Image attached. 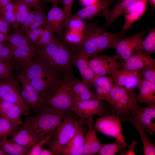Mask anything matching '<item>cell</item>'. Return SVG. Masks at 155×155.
<instances>
[{"instance_id": "cell-1", "label": "cell", "mask_w": 155, "mask_h": 155, "mask_svg": "<svg viewBox=\"0 0 155 155\" xmlns=\"http://www.w3.org/2000/svg\"><path fill=\"white\" fill-rule=\"evenodd\" d=\"M34 44L35 56L32 60L58 75L73 71L76 51L65 41L59 39L48 44Z\"/></svg>"}, {"instance_id": "cell-2", "label": "cell", "mask_w": 155, "mask_h": 155, "mask_svg": "<svg viewBox=\"0 0 155 155\" xmlns=\"http://www.w3.org/2000/svg\"><path fill=\"white\" fill-rule=\"evenodd\" d=\"M82 38L78 51L88 59L110 48L115 49L117 42L124 35L121 31L111 33L103 30L95 24L85 23L81 31Z\"/></svg>"}, {"instance_id": "cell-3", "label": "cell", "mask_w": 155, "mask_h": 155, "mask_svg": "<svg viewBox=\"0 0 155 155\" xmlns=\"http://www.w3.org/2000/svg\"><path fill=\"white\" fill-rule=\"evenodd\" d=\"M76 78L72 71L58 78L44 96L42 106L65 113L72 111L74 104L72 89Z\"/></svg>"}, {"instance_id": "cell-4", "label": "cell", "mask_w": 155, "mask_h": 155, "mask_svg": "<svg viewBox=\"0 0 155 155\" xmlns=\"http://www.w3.org/2000/svg\"><path fill=\"white\" fill-rule=\"evenodd\" d=\"M12 64L17 73L24 75L43 98L53 84L63 75H57L42 64L32 60L27 63Z\"/></svg>"}, {"instance_id": "cell-5", "label": "cell", "mask_w": 155, "mask_h": 155, "mask_svg": "<svg viewBox=\"0 0 155 155\" xmlns=\"http://www.w3.org/2000/svg\"><path fill=\"white\" fill-rule=\"evenodd\" d=\"M37 113L35 116H26L22 125L32 130L40 140L57 130L65 114L44 106Z\"/></svg>"}, {"instance_id": "cell-6", "label": "cell", "mask_w": 155, "mask_h": 155, "mask_svg": "<svg viewBox=\"0 0 155 155\" xmlns=\"http://www.w3.org/2000/svg\"><path fill=\"white\" fill-rule=\"evenodd\" d=\"M136 90L115 86L106 101L110 106L111 115L119 116L121 121L132 110L141 107L138 104Z\"/></svg>"}, {"instance_id": "cell-7", "label": "cell", "mask_w": 155, "mask_h": 155, "mask_svg": "<svg viewBox=\"0 0 155 155\" xmlns=\"http://www.w3.org/2000/svg\"><path fill=\"white\" fill-rule=\"evenodd\" d=\"M71 110L67 112L65 117L53 136L51 150L54 155H61L63 148L75 135L80 121L78 120Z\"/></svg>"}, {"instance_id": "cell-8", "label": "cell", "mask_w": 155, "mask_h": 155, "mask_svg": "<svg viewBox=\"0 0 155 155\" xmlns=\"http://www.w3.org/2000/svg\"><path fill=\"white\" fill-rule=\"evenodd\" d=\"M110 108L106 101L96 98L77 101L71 110L76 117L84 120L93 119L94 115L101 117L111 115Z\"/></svg>"}, {"instance_id": "cell-9", "label": "cell", "mask_w": 155, "mask_h": 155, "mask_svg": "<svg viewBox=\"0 0 155 155\" xmlns=\"http://www.w3.org/2000/svg\"><path fill=\"white\" fill-rule=\"evenodd\" d=\"M20 82L17 78L0 80V99L18 106L23 115L25 117L30 115V109L23 100L20 93Z\"/></svg>"}, {"instance_id": "cell-10", "label": "cell", "mask_w": 155, "mask_h": 155, "mask_svg": "<svg viewBox=\"0 0 155 155\" xmlns=\"http://www.w3.org/2000/svg\"><path fill=\"white\" fill-rule=\"evenodd\" d=\"M150 29L148 27L130 37L119 40L115 48L116 51L114 56L115 59H122L125 61L137 50L141 49L143 37Z\"/></svg>"}, {"instance_id": "cell-11", "label": "cell", "mask_w": 155, "mask_h": 155, "mask_svg": "<svg viewBox=\"0 0 155 155\" xmlns=\"http://www.w3.org/2000/svg\"><path fill=\"white\" fill-rule=\"evenodd\" d=\"M121 120L119 116L111 115L101 117L95 121L94 129L102 133L115 138L124 143L128 148L123 134Z\"/></svg>"}, {"instance_id": "cell-12", "label": "cell", "mask_w": 155, "mask_h": 155, "mask_svg": "<svg viewBox=\"0 0 155 155\" xmlns=\"http://www.w3.org/2000/svg\"><path fill=\"white\" fill-rule=\"evenodd\" d=\"M114 56L96 55L88 60L89 66L95 75H110L121 70L122 63L116 61Z\"/></svg>"}, {"instance_id": "cell-13", "label": "cell", "mask_w": 155, "mask_h": 155, "mask_svg": "<svg viewBox=\"0 0 155 155\" xmlns=\"http://www.w3.org/2000/svg\"><path fill=\"white\" fill-rule=\"evenodd\" d=\"M66 16L64 9L57 4L53 3L46 17V25L51 31L56 34L58 38L64 40L67 31L65 25Z\"/></svg>"}, {"instance_id": "cell-14", "label": "cell", "mask_w": 155, "mask_h": 155, "mask_svg": "<svg viewBox=\"0 0 155 155\" xmlns=\"http://www.w3.org/2000/svg\"><path fill=\"white\" fill-rule=\"evenodd\" d=\"M17 77L21 84L20 93L23 100L30 110L38 112L42 104V96L24 75L18 73Z\"/></svg>"}, {"instance_id": "cell-15", "label": "cell", "mask_w": 155, "mask_h": 155, "mask_svg": "<svg viewBox=\"0 0 155 155\" xmlns=\"http://www.w3.org/2000/svg\"><path fill=\"white\" fill-rule=\"evenodd\" d=\"M131 118L139 123L146 132L152 135L155 133V104L140 107L130 113Z\"/></svg>"}, {"instance_id": "cell-16", "label": "cell", "mask_w": 155, "mask_h": 155, "mask_svg": "<svg viewBox=\"0 0 155 155\" xmlns=\"http://www.w3.org/2000/svg\"><path fill=\"white\" fill-rule=\"evenodd\" d=\"M110 75L115 86L127 89L137 88L142 79L140 70L123 69Z\"/></svg>"}, {"instance_id": "cell-17", "label": "cell", "mask_w": 155, "mask_h": 155, "mask_svg": "<svg viewBox=\"0 0 155 155\" xmlns=\"http://www.w3.org/2000/svg\"><path fill=\"white\" fill-rule=\"evenodd\" d=\"M150 56L139 49L122 63L123 69L140 70L147 67H155V59Z\"/></svg>"}, {"instance_id": "cell-18", "label": "cell", "mask_w": 155, "mask_h": 155, "mask_svg": "<svg viewBox=\"0 0 155 155\" xmlns=\"http://www.w3.org/2000/svg\"><path fill=\"white\" fill-rule=\"evenodd\" d=\"M5 41L9 45L27 52L35 57V50L34 44L21 30L14 29L7 36Z\"/></svg>"}, {"instance_id": "cell-19", "label": "cell", "mask_w": 155, "mask_h": 155, "mask_svg": "<svg viewBox=\"0 0 155 155\" xmlns=\"http://www.w3.org/2000/svg\"><path fill=\"white\" fill-rule=\"evenodd\" d=\"M89 59L81 51H77L75 53L74 64L78 69L82 77V81L90 88L93 85L95 76L88 63Z\"/></svg>"}, {"instance_id": "cell-20", "label": "cell", "mask_w": 155, "mask_h": 155, "mask_svg": "<svg viewBox=\"0 0 155 155\" xmlns=\"http://www.w3.org/2000/svg\"><path fill=\"white\" fill-rule=\"evenodd\" d=\"M11 136L10 141L29 150L35 144L40 140L34 132L22 125Z\"/></svg>"}, {"instance_id": "cell-21", "label": "cell", "mask_w": 155, "mask_h": 155, "mask_svg": "<svg viewBox=\"0 0 155 155\" xmlns=\"http://www.w3.org/2000/svg\"><path fill=\"white\" fill-rule=\"evenodd\" d=\"M148 0H137L132 3L125 10V23L121 31L124 32L132 24L140 18L147 9Z\"/></svg>"}, {"instance_id": "cell-22", "label": "cell", "mask_w": 155, "mask_h": 155, "mask_svg": "<svg viewBox=\"0 0 155 155\" xmlns=\"http://www.w3.org/2000/svg\"><path fill=\"white\" fill-rule=\"evenodd\" d=\"M115 0H102L92 5L86 7L74 14L70 15L69 19L73 18L82 20L89 19L95 16L102 10H103L102 15L104 16L109 11L110 5Z\"/></svg>"}, {"instance_id": "cell-23", "label": "cell", "mask_w": 155, "mask_h": 155, "mask_svg": "<svg viewBox=\"0 0 155 155\" xmlns=\"http://www.w3.org/2000/svg\"><path fill=\"white\" fill-rule=\"evenodd\" d=\"M85 131L83 124L80 121L75 135L62 149L61 155H83Z\"/></svg>"}, {"instance_id": "cell-24", "label": "cell", "mask_w": 155, "mask_h": 155, "mask_svg": "<svg viewBox=\"0 0 155 155\" xmlns=\"http://www.w3.org/2000/svg\"><path fill=\"white\" fill-rule=\"evenodd\" d=\"M97 97L106 101L109 94L115 86L114 81L110 76L95 75L93 81Z\"/></svg>"}, {"instance_id": "cell-25", "label": "cell", "mask_w": 155, "mask_h": 155, "mask_svg": "<svg viewBox=\"0 0 155 155\" xmlns=\"http://www.w3.org/2000/svg\"><path fill=\"white\" fill-rule=\"evenodd\" d=\"M137 88L139 91L137 97V102L148 106L155 104V84L143 78Z\"/></svg>"}, {"instance_id": "cell-26", "label": "cell", "mask_w": 155, "mask_h": 155, "mask_svg": "<svg viewBox=\"0 0 155 155\" xmlns=\"http://www.w3.org/2000/svg\"><path fill=\"white\" fill-rule=\"evenodd\" d=\"M22 115V110L18 106L0 99V117L22 125L23 122L21 118Z\"/></svg>"}, {"instance_id": "cell-27", "label": "cell", "mask_w": 155, "mask_h": 155, "mask_svg": "<svg viewBox=\"0 0 155 155\" xmlns=\"http://www.w3.org/2000/svg\"><path fill=\"white\" fill-rule=\"evenodd\" d=\"M127 121L131 123L139 132L143 144V150L144 155H155V144L151 142L148 137L146 131L137 121L132 119L130 114L125 116L123 121Z\"/></svg>"}, {"instance_id": "cell-28", "label": "cell", "mask_w": 155, "mask_h": 155, "mask_svg": "<svg viewBox=\"0 0 155 155\" xmlns=\"http://www.w3.org/2000/svg\"><path fill=\"white\" fill-rule=\"evenodd\" d=\"M72 90L74 103L79 100L97 98L96 94L90 88L76 78L73 86Z\"/></svg>"}, {"instance_id": "cell-29", "label": "cell", "mask_w": 155, "mask_h": 155, "mask_svg": "<svg viewBox=\"0 0 155 155\" xmlns=\"http://www.w3.org/2000/svg\"><path fill=\"white\" fill-rule=\"evenodd\" d=\"M137 0H122L111 11L105 15L106 21L105 27L108 28L115 20L124 13L126 9L132 3Z\"/></svg>"}, {"instance_id": "cell-30", "label": "cell", "mask_w": 155, "mask_h": 155, "mask_svg": "<svg viewBox=\"0 0 155 155\" xmlns=\"http://www.w3.org/2000/svg\"><path fill=\"white\" fill-rule=\"evenodd\" d=\"M0 148L8 155H27L29 149L7 138L0 139Z\"/></svg>"}, {"instance_id": "cell-31", "label": "cell", "mask_w": 155, "mask_h": 155, "mask_svg": "<svg viewBox=\"0 0 155 155\" xmlns=\"http://www.w3.org/2000/svg\"><path fill=\"white\" fill-rule=\"evenodd\" d=\"M0 14L14 29H18L19 24L16 18L13 2L9 3L0 9Z\"/></svg>"}, {"instance_id": "cell-32", "label": "cell", "mask_w": 155, "mask_h": 155, "mask_svg": "<svg viewBox=\"0 0 155 155\" xmlns=\"http://www.w3.org/2000/svg\"><path fill=\"white\" fill-rule=\"evenodd\" d=\"M21 125L0 117V139L7 138Z\"/></svg>"}, {"instance_id": "cell-33", "label": "cell", "mask_w": 155, "mask_h": 155, "mask_svg": "<svg viewBox=\"0 0 155 155\" xmlns=\"http://www.w3.org/2000/svg\"><path fill=\"white\" fill-rule=\"evenodd\" d=\"M13 3L17 20L19 24H22L32 10L22 0H16Z\"/></svg>"}, {"instance_id": "cell-34", "label": "cell", "mask_w": 155, "mask_h": 155, "mask_svg": "<svg viewBox=\"0 0 155 155\" xmlns=\"http://www.w3.org/2000/svg\"><path fill=\"white\" fill-rule=\"evenodd\" d=\"M127 148L125 145L120 141L116 139L115 142L109 144H102L97 155H114L123 149Z\"/></svg>"}, {"instance_id": "cell-35", "label": "cell", "mask_w": 155, "mask_h": 155, "mask_svg": "<svg viewBox=\"0 0 155 155\" xmlns=\"http://www.w3.org/2000/svg\"><path fill=\"white\" fill-rule=\"evenodd\" d=\"M82 38L81 32L70 30H68L66 32L64 40L76 51L78 50Z\"/></svg>"}, {"instance_id": "cell-36", "label": "cell", "mask_w": 155, "mask_h": 155, "mask_svg": "<svg viewBox=\"0 0 155 155\" xmlns=\"http://www.w3.org/2000/svg\"><path fill=\"white\" fill-rule=\"evenodd\" d=\"M141 49L145 53L151 56L155 52V29L153 28L143 40Z\"/></svg>"}, {"instance_id": "cell-37", "label": "cell", "mask_w": 155, "mask_h": 155, "mask_svg": "<svg viewBox=\"0 0 155 155\" xmlns=\"http://www.w3.org/2000/svg\"><path fill=\"white\" fill-rule=\"evenodd\" d=\"M34 10L35 15L33 22L26 34L31 30L39 28L42 26H45L46 24V17L44 9L40 6L38 9Z\"/></svg>"}, {"instance_id": "cell-38", "label": "cell", "mask_w": 155, "mask_h": 155, "mask_svg": "<svg viewBox=\"0 0 155 155\" xmlns=\"http://www.w3.org/2000/svg\"><path fill=\"white\" fill-rule=\"evenodd\" d=\"M92 125V123H90L88 125L89 129L88 131L89 133L90 142V155H94L97 154L102 144L99 140L96 130L93 127Z\"/></svg>"}, {"instance_id": "cell-39", "label": "cell", "mask_w": 155, "mask_h": 155, "mask_svg": "<svg viewBox=\"0 0 155 155\" xmlns=\"http://www.w3.org/2000/svg\"><path fill=\"white\" fill-rule=\"evenodd\" d=\"M44 27V29L42 28L38 42L35 44H48L59 39L55 36L53 32L46 25Z\"/></svg>"}, {"instance_id": "cell-40", "label": "cell", "mask_w": 155, "mask_h": 155, "mask_svg": "<svg viewBox=\"0 0 155 155\" xmlns=\"http://www.w3.org/2000/svg\"><path fill=\"white\" fill-rule=\"evenodd\" d=\"M56 130L46 136L35 144L29 150L27 155H39L43 146L48 143L54 136Z\"/></svg>"}, {"instance_id": "cell-41", "label": "cell", "mask_w": 155, "mask_h": 155, "mask_svg": "<svg viewBox=\"0 0 155 155\" xmlns=\"http://www.w3.org/2000/svg\"><path fill=\"white\" fill-rule=\"evenodd\" d=\"M12 52L6 41L0 42V61L6 63H12L13 60Z\"/></svg>"}, {"instance_id": "cell-42", "label": "cell", "mask_w": 155, "mask_h": 155, "mask_svg": "<svg viewBox=\"0 0 155 155\" xmlns=\"http://www.w3.org/2000/svg\"><path fill=\"white\" fill-rule=\"evenodd\" d=\"M13 69L12 63H8L0 61V80L12 79L15 77L13 73Z\"/></svg>"}, {"instance_id": "cell-43", "label": "cell", "mask_w": 155, "mask_h": 155, "mask_svg": "<svg viewBox=\"0 0 155 155\" xmlns=\"http://www.w3.org/2000/svg\"><path fill=\"white\" fill-rule=\"evenodd\" d=\"M140 71L143 79L155 84V67H146L140 70Z\"/></svg>"}, {"instance_id": "cell-44", "label": "cell", "mask_w": 155, "mask_h": 155, "mask_svg": "<svg viewBox=\"0 0 155 155\" xmlns=\"http://www.w3.org/2000/svg\"><path fill=\"white\" fill-rule=\"evenodd\" d=\"M85 23L82 20L78 18L69 19L68 29V30H73L81 32Z\"/></svg>"}, {"instance_id": "cell-45", "label": "cell", "mask_w": 155, "mask_h": 155, "mask_svg": "<svg viewBox=\"0 0 155 155\" xmlns=\"http://www.w3.org/2000/svg\"><path fill=\"white\" fill-rule=\"evenodd\" d=\"M35 11L32 10L30 13L22 24L21 30L26 34L31 25L33 23L34 18Z\"/></svg>"}, {"instance_id": "cell-46", "label": "cell", "mask_w": 155, "mask_h": 155, "mask_svg": "<svg viewBox=\"0 0 155 155\" xmlns=\"http://www.w3.org/2000/svg\"><path fill=\"white\" fill-rule=\"evenodd\" d=\"M73 0H63L65 13L66 16L65 25L67 30L68 20L70 15V12L72 8Z\"/></svg>"}, {"instance_id": "cell-47", "label": "cell", "mask_w": 155, "mask_h": 155, "mask_svg": "<svg viewBox=\"0 0 155 155\" xmlns=\"http://www.w3.org/2000/svg\"><path fill=\"white\" fill-rule=\"evenodd\" d=\"M42 29L41 27L31 31L26 34L34 44H37Z\"/></svg>"}, {"instance_id": "cell-48", "label": "cell", "mask_w": 155, "mask_h": 155, "mask_svg": "<svg viewBox=\"0 0 155 155\" xmlns=\"http://www.w3.org/2000/svg\"><path fill=\"white\" fill-rule=\"evenodd\" d=\"M10 26L0 14V32L7 36L10 32Z\"/></svg>"}, {"instance_id": "cell-49", "label": "cell", "mask_w": 155, "mask_h": 155, "mask_svg": "<svg viewBox=\"0 0 155 155\" xmlns=\"http://www.w3.org/2000/svg\"><path fill=\"white\" fill-rule=\"evenodd\" d=\"M90 134L88 131L84 137L83 147V155H90Z\"/></svg>"}, {"instance_id": "cell-50", "label": "cell", "mask_w": 155, "mask_h": 155, "mask_svg": "<svg viewBox=\"0 0 155 155\" xmlns=\"http://www.w3.org/2000/svg\"><path fill=\"white\" fill-rule=\"evenodd\" d=\"M139 142V140L137 141L133 142L132 144L129 146L128 149L125 150H122L119 152L120 155H135L136 154L134 152V150L137 144Z\"/></svg>"}, {"instance_id": "cell-51", "label": "cell", "mask_w": 155, "mask_h": 155, "mask_svg": "<svg viewBox=\"0 0 155 155\" xmlns=\"http://www.w3.org/2000/svg\"><path fill=\"white\" fill-rule=\"evenodd\" d=\"M30 7H33L34 10L38 9L40 7L41 1L39 0H22Z\"/></svg>"}, {"instance_id": "cell-52", "label": "cell", "mask_w": 155, "mask_h": 155, "mask_svg": "<svg viewBox=\"0 0 155 155\" xmlns=\"http://www.w3.org/2000/svg\"><path fill=\"white\" fill-rule=\"evenodd\" d=\"M81 3L87 7L94 4L98 2V0H80Z\"/></svg>"}, {"instance_id": "cell-53", "label": "cell", "mask_w": 155, "mask_h": 155, "mask_svg": "<svg viewBox=\"0 0 155 155\" xmlns=\"http://www.w3.org/2000/svg\"><path fill=\"white\" fill-rule=\"evenodd\" d=\"M39 155H53V154L51 150L42 148L40 151Z\"/></svg>"}, {"instance_id": "cell-54", "label": "cell", "mask_w": 155, "mask_h": 155, "mask_svg": "<svg viewBox=\"0 0 155 155\" xmlns=\"http://www.w3.org/2000/svg\"><path fill=\"white\" fill-rule=\"evenodd\" d=\"M16 0H0V9L9 3L14 2Z\"/></svg>"}, {"instance_id": "cell-55", "label": "cell", "mask_w": 155, "mask_h": 155, "mask_svg": "<svg viewBox=\"0 0 155 155\" xmlns=\"http://www.w3.org/2000/svg\"><path fill=\"white\" fill-rule=\"evenodd\" d=\"M46 2H52L53 3L58 4L63 3V0H43Z\"/></svg>"}, {"instance_id": "cell-56", "label": "cell", "mask_w": 155, "mask_h": 155, "mask_svg": "<svg viewBox=\"0 0 155 155\" xmlns=\"http://www.w3.org/2000/svg\"><path fill=\"white\" fill-rule=\"evenodd\" d=\"M7 36L3 34L0 32V42L5 41Z\"/></svg>"}, {"instance_id": "cell-57", "label": "cell", "mask_w": 155, "mask_h": 155, "mask_svg": "<svg viewBox=\"0 0 155 155\" xmlns=\"http://www.w3.org/2000/svg\"><path fill=\"white\" fill-rule=\"evenodd\" d=\"M0 155H8V154L0 148Z\"/></svg>"}, {"instance_id": "cell-58", "label": "cell", "mask_w": 155, "mask_h": 155, "mask_svg": "<svg viewBox=\"0 0 155 155\" xmlns=\"http://www.w3.org/2000/svg\"><path fill=\"white\" fill-rule=\"evenodd\" d=\"M151 3L154 6L155 4V0H149Z\"/></svg>"}, {"instance_id": "cell-59", "label": "cell", "mask_w": 155, "mask_h": 155, "mask_svg": "<svg viewBox=\"0 0 155 155\" xmlns=\"http://www.w3.org/2000/svg\"><path fill=\"white\" fill-rule=\"evenodd\" d=\"M40 1H41V0H39Z\"/></svg>"}]
</instances>
